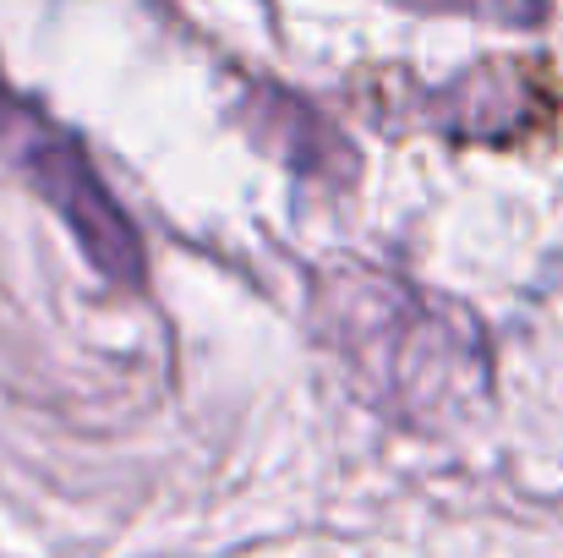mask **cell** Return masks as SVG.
I'll use <instances>...</instances> for the list:
<instances>
[{"mask_svg":"<svg viewBox=\"0 0 563 558\" xmlns=\"http://www.w3.org/2000/svg\"><path fill=\"white\" fill-rule=\"evenodd\" d=\"M312 324L388 416L432 422L487 383L482 324L460 302L427 296L388 269L329 263L312 285Z\"/></svg>","mask_w":563,"mask_h":558,"instance_id":"1","label":"cell"},{"mask_svg":"<svg viewBox=\"0 0 563 558\" xmlns=\"http://www.w3.org/2000/svg\"><path fill=\"white\" fill-rule=\"evenodd\" d=\"M0 165L16 171V182L33 186L60 214V225L77 236V247L99 280H110L121 291L143 285L148 247H143L137 225L126 219V208L115 203V192L99 182L82 138L71 127H60L44 105L22 99L5 77H0Z\"/></svg>","mask_w":563,"mask_h":558,"instance_id":"2","label":"cell"},{"mask_svg":"<svg viewBox=\"0 0 563 558\" xmlns=\"http://www.w3.org/2000/svg\"><path fill=\"white\" fill-rule=\"evenodd\" d=\"M432 127L454 143H509L537 127H548L553 99L548 83L515 61H487L465 77H454L443 94H432Z\"/></svg>","mask_w":563,"mask_h":558,"instance_id":"3","label":"cell"},{"mask_svg":"<svg viewBox=\"0 0 563 558\" xmlns=\"http://www.w3.org/2000/svg\"><path fill=\"white\" fill-rule=\"evenodd\" d=\"M241 121L296 176H323V182H351L356 176V149L307 99H296V94L274 88V83H252L241 94Z\"/></svg>","mask_w":563,"mask_h":558,"instance_id":"4","label":"cell"},{"mask_svg":"<svg viewBox=\"0 0 563 558\" xmlns=\"http://www.w3.org/2000/svg\"><path fill=\"white\" fill-rule=\"evenodd\" d=\"M410 11H438V17H471V22H493V28H542L548 22V0H399Z\"/></svg>","mask_w":563,"mask_h":558,"instance_id":"5","label":"cell"}]
</instances>
